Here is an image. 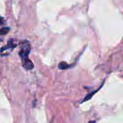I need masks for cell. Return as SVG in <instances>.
Listing matches in <instances>:
<instances>
[{
  "label": "cell",
  "instance_id": "obj_1",
  "mask_svg": "<svg viewBox=\"0 0 123 123\" xmlns=\"http://www.w3.org/2000/svg\"><path fill=\"white\" fill-rule=\"evenodd\" d=\"M30 52V45L29 41H25L21 43V49L19 55L21 58L22 66L27 70H31L34 68V65L29 59V54Z\"/></svg>",
  "mask_w": 123,
  "mask_h": 123
},
{
  "label": "cell",
  "instance_id": "obj_2",
  "mask_svg": "<svg viewBox=\"0 0 123 123\" xmlns=\"http://www.w3.org/2000/svg\"><path fill=\"white\" fill-rule=\"evenodd\" d=\"M104 83H105V80L102 82V85L97 88V89H96V90H94V91H92V92H90V93H89L86 96H85V98L81 101V103H84V102H86V101H89V100H90L92 98V96L94 95V94H96L102 88V86H103V85H104Z\"/></svg>",
  "mask_w": 123,
  "mask_h": 123
},
{
  "label": "cell",
  "instance_id": "obj_3",
  "mask_svg": "<svg viewBox=\"0 0 123 123\" xmlns=\"http://www.w3.org/2000/svg\"><path fill=\"white\" fill-rule=\"evenodd\" d=\"M15 46H16V44L14 43L13 40H12V39H10V40H9L7 44H6V46H3V47L1 49V52L2 53L4 51L7 50V49H11V48H12V49H14Z\"/></svg>",
  "mask_w": 123,
  "mask_h": 123
},
{
  "label": "cell",
  "instance_id": "obj_4",
  "mask_svg": "<svg viewBox=\"0 0 123 123\" xmlns=\"http://www.w3.org/2000/svg\"><path fill=\"white\" fill-rule=\"evenodd\" d=\"M73 65H68V63H66V62H61L58 64V69L60 70H67L69 69L72 67Z\"/></svg>",
  "mask_w": 123,
  "mask_h": 123
},
{
  "label": "cell",
  "instance_id": "obj_5",
  "mask_svg": "<svg viewBox=\"0 0 123 123\" xmlns=\"http://www.w3.org/2000/svg\"><path fill=\"white\" fill-rule=\"evenodd\" d=\"M9 30H10V28H9V27L1 28V29H0V36H1V35H5V34L8 33L9 31Z\"/></svg>",
  "mask_w": 123,
  "mask_h": 123
},
{
  "label": "cell",
  "instance_id": "obj_6",
  "mask_svg": "<svg viewBox=\"0 0 123 123\" xmlns=\"http://www.w3.org/2000/svg\"><path fill=\"white\" fill-rule=\"evenodd\" d=\"M96 123L95 121H93V123H92V121H91L90 123Z\"/></svg>",
  "mask_w": 123,
  "mask_h": 123
},
{
  "label": "cell",
  "instance_id": "obj_7",
  "mask_svg": "<svg viewBox=\"0 0 123 123\" xmlns=\"http://www.w3.org/2000/svg\"><path fill=\"white\" fill-rule=\"evenodd\" d=\"M1 20V17H0V20Z\"/></svg>",
  "mask_w": 123,
  "mask_h": 123
},
{
  "label": "cell",
  "instance_id": "obj_8",
  "mask_svg": "<svg viewBox=\"0 0 123 123\" xmlns=\"http://www.w3.org/2000/svg\"><path fill=\"white\" fill-rule=\"evenodd\" d=\"M0 41H1V40H0Z\"/></svg>",
  "mask_w": 123,
  "mask_h": 123
}]
</instances>
